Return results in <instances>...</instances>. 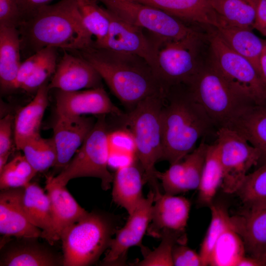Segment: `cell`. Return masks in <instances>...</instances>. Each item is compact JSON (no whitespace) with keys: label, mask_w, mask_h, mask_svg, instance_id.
<instances>
[{"label":"cell","mask_w":266,"mask_h":266,"mask_svg":"<svg viewBox=\"0 0 266 266\" xmlns=\"http://www.w3.org/2000/svg\"><path fill=\"white\" fill-rule=\"evenodd\" d=\"M223 180V169L219 147L216 142L209 144L201 178L198 187V201L210 206Z\"/></svg>","instance_id":"obj_30"},{"label":"cell","mask_w":266,"mask_h":266,"mask_svg":"<svg viewBox=\"0 0 266 266\" xmlns=\"http://www.w3.org/2000/svg\"><path fill=\"white\" fill-rule=\"evenodd\" d=\"M190 208V201L184 197L165 193L155 196L147 234L160 238L166 231L184 233Z\"/></svg>","instance_id":"obj_16"},{"label":"cell","mask_w":266,"mask_h":266,"mask_svg":"<svg viewBox=\"0 0 266 266\" xmlns=\"http://www.w3.org/2000/svg\"><path fill=\"white\" fill-rule=\"evenodd\" d=\"M161 124V161L170 165L181 161L194 149L200 138L217 130L187 87L177 91L175 86L168 89L162 109Z\"/></svg>","instance_id":"obj_3"},{"label":"cell","mask_w":266,"mask_h":266,"mask_svg":"<svg viewBox=\"0 0 266 266\" xmlns=\"http://www.w3.org/2000/svg\"><path fill=\"white\" fill-rule=\"evenodd\" d=\"M56 115L79 117L87 114L97 116L124 115L111 101L102 86L76 91L57 90L55 93Z\"/></svg>","instance_id":"obj_14"},{"label":"cell","mask_w":266,"mask_h":266,"mask_svg":"<svg viewBox=\"0 0 266 266\" xmlns=\"http://www.w3.org/2000/svg\"><path fill=\"white\" fill-rule=\"evenodd\" d=\"M21 52L18 28L0 26V84L2 91L13 90L22 63Z\"/></svg>","instance_id":"obj_26"},{"label":"cell","mask_w":266,"mask_h":266,"mask_svg":"<svg viewBox=\"0 0 266 266\" xmlns=\"http://www.w3.org/2000/svg\"><path fill=\"white\" fill-rule=\"evenodd\" d=\"M48 82L40 86L32 100L17 113L13 122L15 146L21 150L28 140L40 134V128L48 104Z\"/></svg>","instance_id":"obj_23"},{"label":"cell","mask_w":266,"mask_h":266,"mask_svg":"<svg viewBox=\"0 0 266 266\" xmlns=\"http://www.w3.org/2000/svg\"><path fill=\"white\" fill-rule=\"evenodd\" d=\"M260 76L266 85V40L260 62Z\"/></svg>","instance_id":"obj_49"},{"label":"cell","mask_w":266,"mask_h":266,"mask_svg":"<svg viewBox=\"0 0 266 266\" xmlns=\"http://www.w3.org/2000/svg\"><path fill=\"white\" fill-rule=\"evenodd\" d=\"M21 150L24 155L38 172L55 166L57 153L53 138H44L40 135L26 141Z\"/></svg>","instance_id":"obj_33"},{"label":"cell","mask_w":266,"mask_h":266,"mask_svg":"<svg viewBox=\"0 0 266 266\" xmlns=\"http://www.w3.org/2000/svg\"><path fill=\"white\" fill-rule=\"evenodd\" d=\"M235 193L246 206L266 201V163L247 174Z\"/></svg>","instance_id":"obj_37"},{"label":"cell","mask_w":266,"mask_h":266,"mask_svg":"<svg viewBox=\"0 0 266 266\" xmlns=\"http://www.w3.org/2000/svg\"><path fill=\"white\" fill-rule=\"evenodd\" d=\"M23 21L20 0H0V26L18 28Z\"/></svg>","instance_id":"obj_42"},{"label":"cell","mask_w":266,"mask_h":266,"mask_svg":"<svg viewBox=\"0 0 266 266\" xmlns=\"http://www.w3.org/2000/svg\"><path fill=\"white\" fill-rule=\"evenodd\" d=\"M57 49L48 47L41 49V59L21 89L27 92H36L40 86L48 82L49 78L54 74L58 64Z\"/></svg>","instance_id":"obj_38"},{"label":"cell","mask_w":266,"mask_h":266,"mask_svg":"<svg viewBox=\"0 0 266 266\" xmlns=\"http://www.w3.org/2000/svg\"><path fill=\"white\" fill-rule=\"evenodd\" d=\"M215 29L232 50L251 63L260 75V59L265 40L249 29L227 25H221Z\"/></svg>","instance_id":"obj_27"},{"label":"cell","mask_w":266,"mask_h":266,"mask_svg":"<svg viewBox=\"0 0 266 266\" xmlns=\"http://www.w3.org/2000/svg\"><path fill=\"white\" fill-rule=\"evenodd\" d=\"M121 221L114 214L93 211L66 228L60 239L63 266H87L96 263L108 249Z\"/></svg>","instance_id":"obj_6"},{"label":"cell","mask_w":266,"mask_h":266,"mask_svg":"<svg viewBox=\"0 0 266 266\" xmlns=\"http://www.w3.org/2000/svg\"><path fill=\"white\" fill-rule=\"evenodd\" d=\"M120 18L159 38L179 40L197 33L180 19L157 8L132 0H97Z\"/></svg>","instance_id":"obj_10"},{"label":"cell","mask_w":266,"mask_h":266,"mask_svg":"<svg viewBox=\"0 0 266 266\" xmlns=\"http://www.w3.org/2000/svg\"><path fill=\"white\" fill-rule=\"evenodd\" d=\"M52 137L57 150L55 167L64 168L83 144L95 123L85 116L70 117L57 115Z\"/></svg>","instance_id":"obj_19"},{"label":"cell","mask_w":266,"mask_h":266,"mask_svg":"<svg viewBox=\"0 0 266 266\" xmlns=\"http://www.w3.org/2000/svg\"><path fill=\"white\" fill-rule=\"evenodd\" d=\"M172 258L175 266H202L199 253L186 245L178 242L173 248Z\"/></svg>","instance_id":"obj_43"},{"label":"cell","mask_w":266,"mask_h":266,"mask_svg":"<svg viewBox=\"0 0 266 266\" xmlns=\"http://www.w3.org/2000/svg\"><path fill=\"white\" fill-rule=\"evenodd\" d=\"M97 0H76L83 24L93 37L94 46L101 48L106 40L110 24L109 10L100 6Z\"/></svg>","instance_id":"obj_31"},{"label":"cell","mask_w":266,"mask_h":266,"mask_svg":"<svg viewBox=\"0 0 266 266\" xmlns=\"http://www.w3.org/2000/svg\"><path fill=\"white\" fill-rule=\"evenodd\" d=\"M1 247L0 266H63V256L37 241L38 238H16Z\"/></svg>","instance_id":"obj_18"},{"label":"cell","mask_w":266,"mask_h":266,"mask_svg":"<svg viewBox=\"0 0 266 266\" xmlns=\"http://www.w3.org/2000/svg\"><path fill=\"white\" fill-rule=\"evenodd\" d=\"M14 117L7 114L0 121V156L11 153Z\"/></svg>","instance_id":"obj_44"},{"label":"cell","mask_w":266,"mask_h":266,"mask_svg":"<svg viewBox=\"0 0 266 266\" xmlns=\"http://www.w3.org/2000/svg\"><path fill=\"white\" fill-rule=\"evenodd\" d=\"M105 116H98L94 127L73 158L58 175L53 176L56 182L66 186L72 179L91 177L101 180L103 190L106 191L111 188L113 175L108 168L109 132Z\"/></svg>","instance_id":"obj_7"},{"label":"cell","mask_w":266,"mask_h":266,"mask_svg":"<svg viewBox=\"0 0 266 266\" xmlns=\"http://www.w3.org/2000/svg\"><path fill=\"white\" fill-rule=\"evenodd\" d=\"M216 142L223 169L222 188L227 194L235 193L248 170L259 164L260 152L237 132L229 128L217 130Z\"/></svg>","instance_id":"obj_11"},{"label":"cell","mask_w":266,"mask_h":266,"mask_svg":"<svg viewBox=\"0 0 266 266\" xmlns=\"http://www.w3.org/2000/svg\"><path fill=\"white\" fill-rule=\"evenodd\" d=\"M232 217L236 231L243 240L246 252L266 266V201L246 206L242 214Z\"/></svg>","instance_id":"obj_21"},{"label":"cell","mask_w":266,"mask_h":266,"mask_svg":"<svg viewBox=\"0 0 266 266\" xmlns=\"http://www.w3.org/2000/svg\"><path fill=\"white\" fill-rule=\"evenodd\" d=\"M154 197L150 190L135 210L129 215L125 225L117 231L102 261L103 265L124 266L131 247H143L142 241L151 222Z\"/></svg>","instance_id":"obj_12"},{"label":"cell","mask_w":266,"mask_h":266,"mask_svg":"<svg viewBox=\"0 0 266 266\" xmlns=\"http://www.w3.org/2000/svg\"><path fill=\"white\" fill-rule=\"evenodd\" d=\"M245 247L243 239L234 226L226 230L221 235L213 249L209 266H236L245 256Z\"/></svg>","instance_id":"obj_32"},{"label":"cell","mask_w":266,"mask_h":266,"mask_svg":"<svg viewBox=\"0 0 266 266\" xmlns=\"http://www.w3.org/2000/svg\"><path fill=\"white\" fill-rule=\"evenodd\" d=\"M23 207L30 222L42 231L41 238L46 239L52 226L51 202L45 191L35 183L24 187Z\"/></svg>","instance_id":"obj_28"},{"label":"cell","mask_w":266,"mask_h":266,"mask_svg":"<svg viewBox=\"0 0 266 266\" xmlns=\"http://www.w3.org/2000/svg\"><path fill=\"white\" fill-rule=\"evenodd\" d=\"M145 183L143 171L137 159L118 167L112 181L113 201L131 214L144 198L142 189Z\"/></svg>","instance_id":"obj_22"},{"label":"cell","mask_w":266,"mask_h":266,"mask_svg":"<svg viewBox=\"0 0 266 266\" xmlns=\"http://www.w3.org/2000/svg\"><path fill=\"white\" fill-rule=\"evenodd\" d=\"M161 241L159 246L151 251L144 246L141 248L143 258L134 265L139 266H172V252L175 244L186 242L184 233L170 231L163 232L161 236Z\"/></svg>","instance_id":"obj_35"},{"label":"cell","mask_w":266,"mask_h":266,"mask_svg":"<svg viewBox=\"0 0 266 266\" xmlns=\"http://www.w3.org/2000/svg\"><path fill=\"white\" fill-rule=\"evenodd\" d=\"M55 72L48 83L49 90L76 91L101 86V78L94 67L81 56L63 50Z\"/></svg>","instance_id":"obj_17"},{"label":"cell","mask_w":266,"mask_h":266,"mask_svg":"<svg viewBox=\"0 0 266 266\" xmlns=\"http://www.w3.org/2000/svg\"><path fill=\"white\" fill-rule=\"evenodd\" d=\"M236 266H265V265L257 258L245 255L238 261Z\"/></svg>","instance_id":"obj_48"},{"label":"cell","mask_w":266,"mask_h":266,"mask_svg":"<svg viewBox=\"0 0 266 266\" xmlns=\"http://www.w3.org/2000/svg\"><path fill=\"white\" fill-rule=\"evenodd\" d=\"M41 55L42 51L40 50L29 56L24 61L22 62L14 81L13 90L21 89L39 62Z\"/></svg>","instance_id":"obj_45"},{"label":"cell","mask_w":266,"mask_h":266,"mask_svg":"<svg viewBox=\"0 0 266 266\" xmlns=\"http://www.w3.org/2000/svg\"><path fill=\"white\" fill-rule=\"evenodd\" d=\"M167 93L146 98L121 117L125 128L134 138L136 157L143 169L145 182L155 196L162 193L155 165L162 157L161 112Z\"/></svg>","instance_id":"obj_4"},{"label":"cell","mask_w":266,"mask_h":266,"mask_svg":"<svg viewBox=\"0 0 266 266\" xmlns=\"http://www.w3.org/2000/svg\"><path fill=\"white\" fill-rule=\"evenodd\" d=\"M159 9L179 19L213 27L219 26L217 16L208 0H132Z\"/></svg>","instance_id":"obj_24"},{"label":"cell","mask_w":266,"mask_h":266,"mask_svg":"<svg viewBox=\"0 0 266 266\" xmlns=\"http://www.w3.org/2000/svg\"><path fill=\"white\" fill-rule=\"evenodd\" d=\"M208 33V63L231 83L245 91L257 104H266V85L247 59L232 50L216 29Z\"/></svg>","instance_id":"obj_9"},{"label":"cell","mask_w":266,"mask_h":266,"mask_svg":"<svg viewBox=\"0 0 266 266\" xmlns=\"http://www.w3.org/2000/svg\"><path fill=\"white\" fill-rule=\"evenodd\" d=\"M45 189L51 202L52 226L45 239L53 245L60 240L64 230L86 215L88 212L75 200L66 186L56 182L53 176L47 177Z\"/></svg>","instance_id":"obj_15"},{"label":"cell","mask_w":266,"mask_h":266,"mask_svg":"<svg viewBox=\"0 0 266 266\" xmlns=\"http://www.w3.org/2000/svg\"><path fill=\"white\" fill-rule=\"evenodd\" d=\"M109 154L136 156L135 144L131 132L124 128L107 135Z\"/></svg>","instance_id":"obj_41"},{"label":"cell","mask_w":266,"mask_h":266,"mask_svg":"<svg viewBox=\"0 0 266 266\" xmlns=\"http://www.w3.org/2000/svg\"><path fill=\"white\" fill-rule=\"evenodd\" d=\"M185 86L217 130L229 127L248 107L257 104L249 94L227 80L208 62Z\"/></svg>","instance_id":"obj_5"},{"label":"cell","mask_w":266,"mask_h":266,"mask_svg":"<svg viewBox=\"0 0 266 266\" xmlns=\"http://www.w3.org/2000/svg\"><path fill=\"white\" fill-rule=\"evenodd\" d=\"M265 266H266V260L265 261Z\"/></svg>","instance_id":"obj_50"},{"label":"cell","mask_w":266,"mask_h":266,"mask_svg":"<svg viewBox=\"0 0 266 266\" xmlns=\"http://www.w3.org/2000/svg\"><path fill=\"white\" fill-rule=\"evenodd\" d=\"M208 1L210 6L217 16L219 26L227 25L251 30L253 29L256 14L257 0Z\"/></svg>","instance_id":"obj_29"},{"label":"cell","mask_w":266,"mask_h":266,"mask_svg":"<svg viewBox=\"0 0 266 266\" xmlns=\"http://www.w3.org/2000/svg\"><path fill=\"white\" fill-rule=\"evenodd\" d=\"M37 173L24 155H18L0 171V190L24 188Z\"/></svg>","instance_id":"obj_36"},{"label":"cell","mask_w":266,"mask_h":266,"mask_svg":"<svg viewBox=\"0 0 266 266\" xmlns=\"http://www.w3.org/2000/svg\"><path fill=\"white\" fill-rule=\"evenodd\" d=\"M156 176L161 182L162 187L166 194L177 195L188 191L185 167L183 161L170 165L168 169L164 172L157 171Z\"/></svg>","instance_id":"obj_40"},{"label":"cell","mask_w":266,"mask_h":266,"mask_svg":"<svg viewBox=\"0 0 266 266\" xmlns=\"http://www.w3.org/2000/svg\"><path fill=\"white\" fill-rule=\"evenodd\" d=\"M78 52L130 111L146 98L168 90L140 57L94 46Z\"/></svg>","instance_id":"obj_2"},{"label":"cell","mask_w":266,"mask_h":266,"mask_svg":"<svg viewBox=\"0 0 266 266\" xmlns=\"http://www.w3.org/2000/svg\"><path fill=\"white\" fill-rule=\"evenodd\" d=\"M202 36L197 33L179 40L159 38L156 45L157 65L154 73L167 89L186 85L203 65L200 58Z\"/></svg>","instance_id":"obj_8"},{"label":"cell","mask_w":266,"mask_h":266,"mask_svg":"<svg viewBox=\"0 0 266 266\" xmlns=\"http://www.w3.org/2000/svg\"><path fill=\"white\" fill-rule=\"evenodd\" d=\"M210 207L211 220L199 252L202 266H209L214 246L222 233L227 229L234 226L232 217L223 207L212 204Z\"/></svg>","instance_id":"obj_34"},{"label":"cell","mask_w":266,"mask_h":266,"mask_svg":"<svg viewBox=\"0 0 266 266\" xmlns=\"http://www.w3.org/2000/svg\"><path fill=\"white\" fill-rule=\"evenodd\" d=\"M109 12L110 24L108 33L104 44L100 48L140 57L154 73L157 65L155 42L145 36L141 28Z\"/></svg>","instance_id":"obj_13"},{"label":"cell","mask_w":266,"mask_h":266,"mask_svg":"<svg viewBox=\"0 0 266 266\" xmlns=\"http://www.w3.org/2000/svg\"><path fill=\"white\" fill-rule=\"evenodd\" d=\"M21 51L30 56L48 47L80 51L94 44L86 29L76 0H61L46 5L18 28Z\"/></svg>","instance_id":"obj_1"},{"label":"cell","mask_w":266,"mask_h":266,"mask_svg":"<svg viewBox=\"0 0 266 266\" xmlns=\"http://www.w3.org/2000/svg\"><path fill=\"white\" fill-rule=\"evenodd\" d=\"M24 188L1 190L0 193V233L5 237H41L42 231L28 219L23 204Z\"/></svg>","instance_id":"obj_20"},{"label":"cell","mask_w":266,"mask_h":266,"mask_svg":"<svg viewBox=\"0 0 266 266\" xmlns=\"http://www.w3.org/2000/svg\"><path fill=\"white\" fill-rule=\"evenodd\" d=\"M253 29L266 36V0H257V9Z\"/></svg>","instance_id":"obj_47"},{"label":"cell","mask_w":266,"mask_h":266,"mask_svg":"<svg viewBox=\"0 0 266 266\" xmlns=\"http://www.w3.org/2000/svg\"><path fill=\"white\" fill-rule=\"evenodd\" d=\"M209 144L202 139L199 145L186 155L183 161L188 191L198 189L203 170Z\"/></svg>","instance_id":"obj_39"},{"label":"cell","mask_w":266,"mask_h":266,"mask_svg":"<svg viewBox=\"0 0 266 266\" xmlns=\"http://www.w3.org/2000/svg\"><path fill=\"white\" fill-rule=\"evenodd\" d=\"M245 138L260 152L259 164L266 163V104H253L228 127Z\"/></svg>","instance_id":"obj_25"},{"label":"cell","mask_w":266,"mask_h":266,"mask_svg":"<svg viewBox=\"0 0 266 266\" xmlns=\"http://www.w3.org/2000/svg\"><path fill=\"white\" fill-rule=\"evenodd\" d=\"M53 0H20L24 21L33 16L41 8L50 4Z\"/></svg>","instance_id":"obj_46"}]
</instances>
